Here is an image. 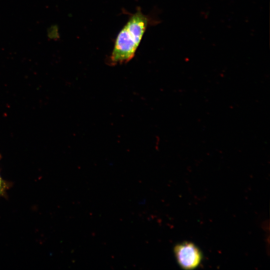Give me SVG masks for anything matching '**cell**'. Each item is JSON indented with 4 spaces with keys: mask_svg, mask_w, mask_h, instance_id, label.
Wrapping results in <instances>:
<instances>
[{
    "mask_svg": "<svg viewBox=\"0 0 270 270\" xmlns=\"http://www.w3.org/2000/svg\"><path fill=\"white\" fill-rule=\"evenodd\" d=\"M1 188H2V182H1V179L0 178V191L1 190Z\"/></svg>",
    "mask_w": 270,
    "mask_h": 270,
    "instance_id": "3957f363",
    "label": "cell"
},
{
    "mask_svg": "<svg viewBox=\"0 0 270 270\" xmlns=\"http://www.w3.org/2000/svg\"><path fill=\"white\" fill-rule=\"evenodd\" d=\"M174 256L178 265L185 270H192L202 262V253L198 248L191 242H182L175 246Z\"/></svg>",
    "mask_w": 270,
    "mask_h": 270,
    "instance_id": "7a4b0ae2",
    "label": "cell"
},
{
    "mask_svg": "<svg viewBox=\"0 0 270 270\" xmlns=\"http://www.w3.org/2000/svg\"><path fill=\"white\" fill-rule=\"evenodd\" d=\"M150 22L139 8L130 15L115 38L109 58L110 65L126 63L133 58Z\"/></svg>",
    "mask_w": 270,
    "mask_h": 270,
    "instance_id": "6da1fadb",
    "label": "cell"
}]
</instances>
